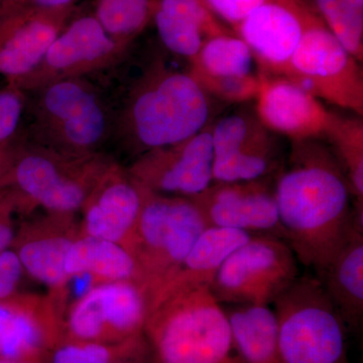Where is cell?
Segmentation results:
<instances>
[{
    "label": "cell",
    "mask_w": 363,
    "mask_h": 363,
    "mask_svg": "<svg viewBox=\"0 0 363 363\" xmlns=\"http://www.w3.org/2000/svg\"><path fill=\"white\" fill-rule=\"evenodd\" d=\"M293 143L274 186L279 221L297 259L319 274L362 221L333 152L318 140Z\"/></svg>",
    "instance_id": "cell-1"
},
{
    "label": "cell",
    "mask_w": 363,
    "mask_h": 363,
    "mask_svg": "<svg viewBox=\"0 0 363 363\" xmlns=\"http://www.w3.org/2000/svg\"><path fill=\"white\" fill-rule=\"evenodd\" d=\"M143 335L154 363H241L225 309L208 286L152 303Z\"/></svg>",
    "instance_id": "cell-2"
},
{
    "label": "cell",
    "mask_w": 363,
    "mask_h": 363,
    "mask_svg": "<svg viewBox=\"0 0 363 363\" xmlns=\"http://www.w3.org/2000/svg\"><path fill=\"white\" fill-rule=\"evenodd\" d=\"M209 116V97L192 76L155 62L131 91L121 130L142 155L200 133Z\"/></svg>",
    "instance_id": "cell-3"
},
{
    "label": "cell",
    "mask_w": 363,
    "mask_h": 363,
    "mask_svg": "<svg viewBox=\"0 0 363 363\" xmlns=\"http://www.w3.org/2000/svg\"><path fill=\"white\" fill-rule=\"evenodd\" d=\"M274 305L284 363H350L347 327L317 277H298Z\"/></svg>",
    "instance_id": "cell-4"
},
{
    "label": "cell",
    "mask_w": 363,
    "mask_h": 363,
    "mask_svg": "<svg viewBox=\"0 0 363 363\" xmlns=\"http://www.w3.org/2000/svg\"><path fill=\"white\" fill-rule=\"evenodd\" d=\"M143 189L142 209L128 252L140 267L150 301L208 226L190 198Z\"/></svg>",
    "instance_id": "cell-5"
},
{
    "label": "cell",
    "mask_w": 363,
    "mask_h": 363,
    "mask_svg": "<svg viewBox=\"0 0 363 363\" xmlns=\"http://www.w3.org/2000/svg\"><path fill=\"white\" fill-rule=\"evenodd\" d=\"M108 164L94 155L69 156L44 145L16 147L6 189L21 209L40 206L51 215L73 217Z\"/></svg>",
    "instance_id": "cell-6"
},
{
    "label": "cell",
    "mask_w": 363,
    "mask_h": 363,
    "mask_svg": "<svg viewBox=\"0 0 363 363\" xmlns=\"http://www.w3.org/2000/svg\"><path fill=\"white\" fill-rule=\"evenodd\" d=\"M35 118L49 149L74 157L93 155L107 136V107L82 78L54 81L35 90Z\"/></svg>",
    "instance_id": "cell-7"
},
{
    "label": "cell",
    "mask_w": 363,
    "mask_h": 363,
    "mask_svg": "<svg viewBox=\"0 0 363 363\" xmlns=\"http://www.w3.org/2000/svg\"><path fill=\"white\" fill-rule=\"evenodd\" d=\"M298 274L297 257L285 240L255 234L226 257L210 291L220 304L269 306Z\"/></svg>",
    "instance_id": "cell-8"
},
{
    "label": "cell",
    "mask_w": 363,
    "mask_h": 363,
    "mask_svg": "<svg viewBox=\"0 0 363 363\" xmlns=\"http://www.w3.org/2000/svg\"><path fill=\"white\" fill-rule=\"evenodd\" d=\"M283 77L319 100L362 116L359 62L332 35L320 16L308 26Z\"/></svg>",
    "instance_id": "cell-9"
},
{
    "label": "cell",
    "mask_w": 363,
    "mask_h": 363,
    "mask_svg": "<svg viewBox=\"0 0 363 363\" xmlns=\"http://www.w3.org/2000/svg\"><path fill=\"white\" fill-rule=\"evenodd\" d=\"M149 312V292L140 281L100 283L64 312L62 340L123 342L143 335Z\"/></svg>",
    "instance_id": "cell-10"
},
{
    "label": "cell",
    "mask_w": 363,
    "mask_h": 363,
    "mask_svg": "<svg viewBox=\"0 0 363 363\" xmlns=\"http://www.w3.org/2000/svg\"><path fill=\"white\" fill-rule=\"evenodd\" d=\"M124 51L94 14L78 16L68 21L39 66L18 86L25 91H35L54 81L82 78L116 64Z\"/></svg>",
    "instance_id": "cell-11"
},
{
    "label": "cell",
    "mask_w": 363,
    "mask_h": 363,
    "mask_svg": "<svg viewBox=\"0 0 363 363\" xmlns=\"http://www.w3.org/2000/svg\"><path fill=\"white\" fill-rule=\"evenodd\" d=\"M143 152L128 169L143 187L159 194L193 197L213 183L211 130Z\"/></svg>",
    "instance_id": "cell-12"
},
{
    "label": "cell",
    "mask_w": 363,
    "mask_h": 363,
    "mask_svg": "<svg viewBox=\"0 0 363 363\" xmlns=\"http://www.w3.org/2000/svg\"><path fill=\"white\" fill-rule=\"evenodd\" d=\"M317 16L303 0H267L233 28L252 51L259 75L283 76Z\"/></svg>",
    "instance_id": "cell-13"
},
{
    "label": "cell",
    "mask_w": 363,
    "mask_h": 363,
    "mask_svg": "<svg viewBox=\"0 0 363 363\" xmlns=\"http://www.w3.org/2000/svg\"><path fill=\"white\" fill-rule=\"evenodd\" d=\"M188 198L200 210L208 227L235 229L250 235L269 234L285 240L274 187L266 178L213 182L203 192Z\"/></svg>",
    "instance_id": "cell-14"
},
{
    "label": "cell",
    "mask_w": 363,
    "mask_h": 363,
    "mask_svg": "<svg viewBox=\"0 0 363 363\" xmlns=\"http://www.w3.org/2000/svg\"><path fill=\"white\" fill-rule=\"evenodd\" d=\"M211 133L215 183L257 180L274 171L276 140L257 116L231 114L215 124Z\"/></svg>",
    "instance_id": "cell-15"
},
{
    "label": "cell",
    "mask_w": 363,
    "mask_h": 363,
    "mask_svg": "<svg viewBox=\"0 0 363 363\" xmlns=\"http://www.w3.org/2000/svg\"><path fill=\"white\" fill-rule=\"evenodd\" d=\"M143 186L109 162L83 205L79 235L112 241L128 250L142 209Z\"/></svg>",
    "instance_id": "cell-16"
},
{
    "label": "cell",
    "mask_w": 363,
    "mask_h": 363,
    "mask_svg": "<svg viewBox=\"0 0 363 363\" xmlns=\"http://www.w3.org/2000/svg\"><path fill=\"white\" fill-rule=\"evenodd\" d=\"M62 338V314L50 296L16 293L0 302V362L45 357Z\"/></svg>",
    "instance_id": "cell-17"
},
{
    "label": "cell",
    "mask_w": 363,
    "mask_h": 363,
    "mask_svg": "<svg viewBox=\"0 0 363 363\" xmlns=\"http://www.w3.org/2000/svg\"><path fill=\"white\" fill-rule=\"evenodd\" d=\"M74 9L26 11L0 18V76L7 84L20 85L39 66Z\"/></svg>",
    "instance_id": "cell-18"
},
{
    "label": "cell",
    "mask_w": 363,
    "mask_h": 363,
    "mask_svg": "<svg viewBox=\"0 0 363 363\" xmlns=\"http://www.w3.org/2000/svg\"><path fill=\"white\" fill-rule=\"evenodd\" d=\"M259 76L257 116L267 130L293 143L324 136L330 111L317 97L283 76Z\"/></svg>",
    "instance_id": "cell-19"
},
{
    "label": "cell",
    "mask_w": 363,
    "mask_h": 363,
    "mask_svg": "<svg viewBox=\"0 0 363 363\" xmlns=\"http://www.w3.org/2000/svg\"><path fill=\"white\" fill-rule=\"evenodd\" d=\"M78 235L72 226V217L51 214L16 231L11 248L23 271L51 289L52 298L58 297L70 279L65 271L67 252Z\"/></svg>",
    "instance_id": "cell-20"
},
{
    "label": "cell",
    "mask_w": 363,
    "mask_h": 363,
    "mask_svg": "<svg viewBox=\"0 0 363 363\" xmlns=\"http://www.w3.org/2000/svg\"><path fill=\"white\" fill-rule=\"evenodd\" d=\"M152 18L162 45L189 61L205 40L230 33L203 0H154Z\"/></svg>",
    "instance_id": "cell-21"
},
{
    "label": "cell",
    "mask_w": 363,
    "mask_h": 363,
    "mask_svg": "<svg viewBox=\"0 0 363 363\" xmlns=\"http://www.w3.org/2000/svg\"><path fill=\"white\" fill-rule=\"evenodd\" d=\"M250 234L235 229L208 227L191 248L180 267L156 291L152 303L173 294L185 292L202 286H210L226 257L247 242Z\"/></svg>",
    "instance_id": "cell-22"
},
{
    "label": "cell",
    "mask_w": 363,
    "mask_h": 363,
    "mask_svg": "<svg viewBox=\"0 0 363 363\" xmlns=\"http://www.w3.org/2000/svg\"><path fill=\"white\" fill-rule=\"evenodd\" d=\"M317 278L345 326L359 328L363 318L362 228H354L350 238Z\"/></svg>",
    "instance_id": "cell-23"
},
{
    "label": "cell",
    "mask_w": 363,
    "mask_h": 363,
    "mask_svg": "<svg viewBox=\"0 0 363 363\" xmlns=\"http://www.w3.org/2000/svg\"><path fill=\"white\" fill-rule=\"evenodd\" d=\"M65 271L69 278L86 274L98 284L136 281L145 285L138 262L125 247L92 236L78 235L72 242L67 252Z\"/></svg>",
    "instance_id": "cell-24"
},
{
    "label": "cell",
    "mask_w": 363,
    "mask_h": 363,
    "mask_svg": "<svg viewBox=\"0 0 363 363\" xmlns=\"http://www.w3.org/2000/svg\"><path fill=\"white\" fill-rule=\"evenodd\" d=\"M225 309L234 351L241 363H284L276 313L264 305Z\"/></svg>",
    "instance_id": "cell-25"
},
{
    "label": "cell",
    "mask_w": 363,
    "mask_h": 363,
    "mask_svg": "<svg viewBox=\"0 0 363 363\" xmlns=\"http://www.w3.org/2000/svg\"><path fill=\"white\" fill-rule=\"evenodd\" d=\"M193 78H235L253 75L255 59L247 45L235 33L209 38L191 60Z\"/></svg>",
    "instance_id": "cell-26"
},
{
    "label": "cell",
    "mask_w": 363,
    "mask_h": 363,
    "mask_svg": "<svg viewBox=\"0 0 363 363\" xmlns=\"http://www.w3.org/2000/svg\"><path fill=\"white\" fill-rule=\"evenodd\" d=\"M325 138L333 145L334 155L342 167L355 199V213L362 218L363 204V123L359 116H341L330 112Z\"/></svg>",
    "instance_id": "cell-27"
},
{
    "label": "cell",
    "mask_w": 363,
    "mask_h": 363,
    "mask_svg": "<svg viewBox=\"0 0 363 363\" xmlns=\"http://www.w3.org/2000/svg\"><path fill=\"white\" fill-rule=\"evenodd\" d=\"M154 0H96L94 16L124 49L152 18Z\"/></svg>",
    "instance_id": "cell-28"
},
{
    "label": "cell",
    "mask_w": 363,
    "mask_h": 363,
    "mask_svg": "<svg viewBox=\"0 0 363 363\" xmlns=\"http://www.w3.org/2000/svg\"><path fill=\"white\" fill-rule=\"evenodd\" d=\"M320 18L332 35L362 63L363 7L352 0H315Z\"/></svg>",
    "instance_id": "cell-29"
},
{
    "label": "cell",
    "mask_w": 363,
    "mask_h": 363,
    "mask_svg": "<svg viewBox=\"0 0 363 363\" xmlns=\"http://www.w3.org/2000/svg\"><path fill=\"white\" fill-rule=\"evenodd\" d=\"M145 335L118 343L61 340L45 357V363H109L135 348Z\"/></svg>",
    "instance_id": "cell-30"
},
{
    "label": "cell",
    "mask_w": 363,
    "mask_h": 363,
    "mask_svg": "<svg viewBox=\"0 0 363 363\" xmlns=\"http://www.w3.org/2000/svg\"><path fill=\"white\" fill-rule=\"evenodd\" d=\"M208 96H214L223 101L240 104L255 99L259 94V74L235 78H193Z\"/></svg>",
    "instance_id": "cell-31"
},
{
    "label": "cell",
    "mask_w": 363,
    "mask_h": 363,
    "mask_svg": "<svg viewBox=\"0 0 363 363\" xmlns=\"http://www.w3.org/2000/svg\"><path fill=\"white\" fill-rule=\"evenodd\" d=\"M26 105V91L20 86L0 88V147L11 145Z\"/></svg>",
    "instance_id": "cell-32"
},
{
    "label": "cell",
    "mask_w": 363,
    "mask_h": 363,
    "mask_svg": "<svg viewBox=\"0 0 363 363\" xmlns=\"http://www.w3.org/2000/svg\"><path fill=\"white\" fill-rule=\"evenodd\" d=\"M267 0H203L215 16L235 26Z\"/></svg>",
    "instance_id": "cell-33"
},
{
    "label": "cell",
    "mask_w": 363,
    "mask_h": 363,
    "mask_svg": "<svg viewBox=\"0 0 363 363\" xmlns=\"http://www.w3.org/2000/svg\"><path fill=\"white\" fill-rule=\"evenodd\" d=\"M23 267L13 248L0 252V302L18 293Z\"/></svg>",
    "instance_id": "cell-34"
},
{
    "label": "cell",
    "mask_w": 363,
    "mask_h": 363,
    "mask_svg": "<svg viewBox=\"0 0 363 363\" xmlns=\"http://www.w3.org/2000/svg\"><path fill=\"white\" fill-rule=\"evenodd\" d=\"M18 210H21L20 203L13 191H0V252L13 247L18 231L14 227L13 213Z\"/></svg>",
    "instance_id": "cell-35"
},
{
    "label": "cell",
    "mask_w": 363,
    "mask_h": 363,
    "mask_svg": "<svg viewBox=\"0 0 363 363\" xmlns=\"http://www.w3.org/2000/svg\"><path fill=\"white\" fill-rule=\"evenodd\" d=\"M76 0H0V18L26 11H55L70 9Z\"/></svg>",
    "instance_id": "cell-36"
},
{
    "label": "cell",
    "mask_w": 363,
    "mask_h": 363,
    "mask_svg": "<svg viewBox=\"0 0 363 363\" xmlns=\"http://www.w3.org/2000/svg\"><path fill=\"white\" fill-rule=\"evenodd\" d=\"M109 363H154V360L149 344L145 337L135 348Z\"/></svg>",
    "instance_id": "cell-37"
},
{
    "label": "cell",
    "mask_w": 363,
    "mask_h": 363,
    "mask_svg": "<svg viewBox=\"0 0 363 363\" xmlns=\"http://www.w3.org/2000/svg\"><path fill=\"white\" fill-rule=\"evenodd\" d=\"M16 147L13 145L0 147V191L7 188Z\"/></svg>",
    "instance_id": "cell-38"
},
{
    "label": "cell",
    "mask_w": 363,
    "mask_h": 363,
    "mask_svg": "<svg viewBox=\"0 0 363 363\" xmlns=\"http://www.w3.org/2000/svg\"><path fill=\"white\" fill-rule=\"evenodd\" d=\"M354 4H357V6L363 7V0H352Z\"/></svg>",
    "instance_id": "cell-39"
}]
</instances>
